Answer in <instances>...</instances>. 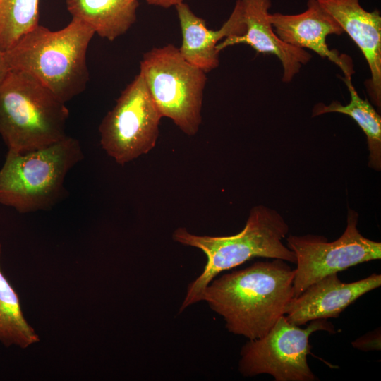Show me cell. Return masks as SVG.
<instances>
[{
    "label": "cell",
    "instance_id": "6da1fadb",
    "mask_svg": "<svg viewBox=\"0 0 381 381\" xmlns=\"http://www.w3.org/2000/svg\"><path fill=\"white\" fill-rule=\"evenodd\" d=\"M295 270L281 259L256 262L213 279L202 301L221 315L227 330L255 339L265 335L294 297Z\"/></svg>",
    "mask_w": 381,
    "mask_h": 381
},
{
    "label": "cell",
    "instance_id": "7a4b0ae2",
    "mask_svg": "<svg viewBox=\"0 0 381 381\" xmlns=\"http://www.w3.org/2000/svg\"><path fill=\"white\" fill-rule=\"evenodd\" d=\"M95 34L75 18L56 31L38 25L5 52L8 67L29 74L66 104L86 88L87 52Z\"/></svg>",
    "mask_w": 381,
    "mask_h": 381
},
{
    "label": "cell",
    "instance_id": "3957f363",
    "mask_svg": "<svg viewBox=\"0 0 381 381\" xmlns=\"http://www.w3.org/2000/svg\"><path fill=\"white\" fill-rule=\"evenodd\" d=\"M289 230L288 224L275 210L257 205L250 211L239 233L226 236H199L180 227L173 239L201 250L207 257L202 273L188 286L180 312L202 301L207 286L219 274L256 257L281 259L296 263L294 253L282 243Z\"/></svg>",
    "mask_w": 381,
    "mask_h": 381
},
{
    "label": "cell",
    "instance_id": "277c9868",
    "mask_svg": "<svg viewBox=\"0 0 381 381\" xmlns=\"http://www.w3.org/2000/svg\"><path fill=\"white\" fill-rule=\"evenodd\" d=\"M68 109L29 74L11 70L0 85V135L8 150H39L66 135Z\"/></svg>",
    "mask_w": 381,
    "mask_h": 381
},
{
    "label": "cell",
    "instance_id": "5b68a950",
    "mask_svg": "<svg viewBox=\"0 0 381 381\" xmlns=\"http://www.w3.org/2000/svg\"><path fill=\"white\" fill-rule=\"evenodd\" d=\"M83 157L78 140L67 135L33 151L8 150L0 169V203L20 213L49 209L59 200L67 173Z\"/></svg>",
    "mask_w": 381,
    "mask_h": 381
},
{
    "label": "cell",
    "instance_id": "8992f818",
    "mask_svg": "<svg viewBox=\"0 0 381 381\" xmlns=\"http://www.w3.org/2000/svg\"><path fill=\"white\" fill-rule=\"evenodd\" d=\"M140 73L162 116L170 119L185 134L195 135L202 123L206 73L169 44L143 54Z\"/></svg>",
    "mask_w": 381,
    "mask_h": 381
},
{
    "label": "cell",
    "instance_id": "52a82bcc",
    "mask_svg": "<svg viewBox=\"0 0 381 381\" xmlns=\"http://www.w3.org/2000/svg\"><path fill=\"white\" fill-rule=\"evenodd\" d=\"M310 322L302 329L282 315L265 335L249 339L241 351V374L245 377L268 374L276 381L318 380L308 364L309 337L317 331L334 330L325 319Z\"/></svg>",
    "mask_w": 381,
    "mask_h": 381
},
{
    "label": "cell",
    "instance_id": "ba28073f",
    "mask_svg": "<svg viewBox=\"0 0 381 381\" xmlns=\"http://www.w3.org/2000/svg\"><path fill=\"white\" fill-rule=\"evenodd\" d=\"M162 118L139 73L102 119L101 145L116 163L130 162L155 147Z\"/></svg>",
    "mask_w": 381,
    "mask_h": 381
},
{
    "label": "cell",
    "instance_id": "9c48e42d",
    "mask_svg": "<svg viewBox=\"0 0 381 381\" xmlns=\"http://www.w3.org/2000/svg\"><path fill=\"white\" fill-rule=\"evenodd\" d=\"M358 219V213L349 209L345 231L332 242L318 235L289 236L287 247L294 253L297 265L293 298L329 274L380 259L381 243L364 237L357 228Z\"/></svg>",
    "mask_w": 381,
    "mask_h": 381
},
{
    "label": "cell",
    "instance_id": "30bf717a",
    "mask_svg": "<svg viewBox=\"0 0 381 381\" xmlns=\"http://www.w3.org/2000/svg\"><path fill=\"white\" fill-rule=\"evenodd\" d=\"M380 285V274H373L358 281L344 283L337 273H333L292 298L285 308L284 315L289 322L298 326L315 320L337 318L359 297Z\"/></svg>",
    "mask_w": 381,
    "mask_h": 381
},
{
    "label": "cell",
    "instance_id": "8fae6325",
    "mask_svg": "<svg viewBox=\"0 0 381 381\" xmlns=\"http://www.w3.org/2000/svg\"><path fill=\"white\" fill-rule=\"evenodd\" d=\"M246 27L245 32L224 39L217 45L219 53L228 47L245 44L257 53L277 57L282 66V80L290 83L308 64L312 55L306 49L296 48L282 41L276 35L269 19L272 0H238Z\"/></svg>",
    "mask_w": 381,
    "mask_h": 381
},
{
    "label": "cell",
    "instance_id": "7c38bea8",
    "mask_svg": "<svg viewBox=\"0 0 381 381\" xmlns=\"http://www.w3.org/2000/svg\"><path fill=\"white\" fill-rule=\"evenodd\" d=\"M269 19L277 37L284 43L300 49H308L335 64L344 76L353 73L352 64L345 56L329 49L326 39L329 35H341L344 31L318 0H308L307 8L298 14H269Z\"/></svg>",
    "mask_w": 381,
    "mask_h": 381
},
{
    "label": "cell",
    "instance_id": "4fadbf2b",
    "mask_svg": "<svg viewBox=\"0 0 381 381\" xmlns=\"http://www.w3.org/2000/svg\"><path fill=\"white\" fill-rule=\"evenodd\" d=\"M340 25L363 54L370 78L366 90L373 104L381 107V16L378 10L366 11L360 0H318Z\"/></svg>",
    "mask_w": 381,
    "mask_h": 381
},
{
    "label": "cell",
    "instance_id": "5bb4252c",
    "mask_svg": "<svg viewBox=\"0 0 381 381\" xmlns=\"http://www.w3.org/2000/svg\"><path fill=\"white\" fill-rule=\"evenodd\" d=\"M182 34L181 56L190 64L210 72L219 66V52L216 47L220 40L245 32L240 4L236 0L227 20L217 30H210L205 20L196 16L184 1L174 6Z\"/></svg>",
    "mask_w": 381,
    "mask_h": 381
},
{
    "label": "cell",
    "instance_id": "9a60e30c",
    "mask_svg": "<svg viewBox=\"0 0 381 381\" xmlns=\"http://www.w3.org/2000/svg\"><path fill=\"white\" fill-rule=\"evenodd\" d=\"M73 18L90 25L112 42L125 34L137 18L138 0H66Z\"/></svg>",
    "mask_w": 381,
    "mask_h": 381
},
{
    "label": "cell",
    "instance_id": "2e32d148",
    "mask_svg": "<svg viewBox=\"0 0 381 381\" xmlns=\"http://www.w3.org/2000/svg\"><path fill=\"white\" fill-rule=\"evenodd\" d=\"M342 80L349 91L351 99L343 105L338 101L329 104L318 103L312 111V117L328 113H340L351 117L360 126L367 138L369 150L368 167L377 171L381 169V117L366 99H362L354 87L351 76L346 75Z\"/></svg>",
    "mask_w": 381,
    "mask_h": 381
},
{
    "label": "cell",
    "instance_id": "e0dca14e",
    "mask_svg": "<svg viewBox=\"0 0 381 381\" xmlns=\"http://www.w3.org/2000/svg\"><path fill=\"white\" fill-rule=\"evenodd\" d=\"M1 245L0 243V255ZM40 341L23 313L16 291L0 268V343L26 349Z\"/></svg>",
    "mask_w": 381,
    "mask_h": 381
},
{
    "label": "cell",
    "instance_id": "ac0fdd59",
    "mask_svg": "<svg viewBox=\"0 0 381 381\" xmlns=\"http://www.w3.org/2000/svg\"><path fill=\"white\" fill-rule=\"evenodd\" d=\"M39 0H0V51L11 49L38 24Z\"/></svg>",
    "mask_w": 381,
    "mask_h": 381
},
{
    "label": "cell",
    "instance_id": "d6986e66",
    "mask_svg": "<svg viewBox=\"0 0 381 381\" xmlns=\"http://www.w3.org/2000/svg\"><path fill=\"white\" fill-rule=\"evenodd\" d=\"M353 346L361 351H373L380 349V331L377 329L368 333L352 343Z\"/></svg>",
    "mask_w": 381,
    "mask_h": 381
},
{
    "label": "cell",
    "instance_id": "ffe728a7",
    "mask_svg": "<svg viewBox=\"0 0 381 381\" xmlns=\"http://www.w3.org/2000/svg\"><path fill=\"white\" fill-rule=\"evenodd\" d=\"M149 5L163 8H169L186 0H145Z\"/></svg>",
    "mask_w": 381,
    "mask_h": 381
},
{
    "label": "cell",
    "instance_id": "44dd1931",
    "mask_svg": "<svg viewBox=\"0 0 381 381\" xmlns=\"http://www.w3.org/2000/svg\"><path fill=\"white\" fill-rule=\"evenodd\" d=\"M10 71L5 52L0 51V85Z\"/></svg>",
    "mask_w": 381,
    "mask_h": 381
}]
</instances>
